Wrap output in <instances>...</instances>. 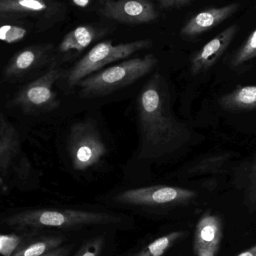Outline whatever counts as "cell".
Instances as JSON below:
<instances>
[{
    "label": "cell",
    "mask_w": 256,
    "mask_h": 256,
    "mask_svg": "<svg viewBox=\"0 0 256 256\" xmlns=\"http://www.w3.org/2000/svg\"><path fill=\"white\" fill-rule=\"evenodd\" d=\"M236 256H256V244Z\"/></svg>",
    "instance_id": "cell-26"
},
{
    "label": "cell",
    "mask_w": 256,
    "mask_h": 256,
    "mask_svg": "<svg viewBox=\"0 0 256 256\" xmlns=\"http://www.w3.org/2000/svg\"><path fill=\"white\" fill-rule=\"evenodd\" d=\"M150 40H138L129 43L114 45L112 42L105 40L93 46L68 72H66L63 80L69 88L76 86L82 80L104 67L120 60L128 58L138 51L150 46Z\"/></svg>",
    "instance_id": "cell-4"
},
{
    "label": "cell",
    "mask_w": 256,
    "mask_h": 256,
    "mask_svg": "<svg viewBox=\"0 0 256 256\" xmlns=\"http://www.w3.org/2000/svg\"><path fill=\"white\" fill-rule=\"evenodd\" d=\"M221 106L226 110L245 111L256 109V86L237 87L222 96Z\"/></svg>",
    "instance_id": "cell-15"
},
{
    "label": "cell",
    "mask_w": 256,
    "mask_h": 256,
    "mask_svg": "<svg viewBox=\"0 0 256 256\" xmlns=\"http://www.w3.org/2000/svg\"><path fill=\"white\" fill-rule=\"evenodd\" d=\"M158 1L164 8H170L174 7L176 0H158Z\"/></svg>",
    "instance_id": "cell-25"
},
{
    "label": "cell",
    "mask_w": 256,
    "mask_h": 256,
    "mask_svg": "<svg viewBox=\"0 0 256 256\" xmlns=\"http://www.w3.org/2000/svg\"><path fill=\"white\" fill-rule=\"evenodd\" d=\"M72 2L79 7L85 8L90 4L91 0H72Z\"/></svg>",
    "instance_id": "cell-27"
},
{
    "label": "cell",
    "mask_w": 256,
    "mask_h": 256,
    "mask_svg": "<svg viewBox=\"0 0 256 256\" xmlns=\"http://www.w3.org/2000/svg\"><path fill=\"white\" fill-rule=\"evenodd\" d=\"M68 148L76 171H86L98 165L108 153L98 128L88 120L76 123L70 128Z\"/></svg>",
    "instance_id": "cell-6"
},
{
    "label": "cell",
    "mask_w": 256,
    "mask_h": 256,
    "mask_svg": "<svg viewBox=\"0 0 256 256\" xmlns=\"http://www.w3.org/2000/svg\"><path fill=\"white\" fill-rule=\"evenodd\" d=\"M52 46L49 44L32 45L16 52L4 68L6 80H15L31 73L49 60Z\"/></svg>",
    "instance_id": "cell-11"
},
{
    "label": "cell",
    "mask_w": 256,
    "mask_h": 256,
    "mask_svg": "<svg viewBox=\"0 0 256 256\" xmlns=\"http://www.w3.org/2000/svg\"><path fill=\"white\" fill-rule=\"evenodd\" d=\"M194 190L170 186H152L128 190L118 194L117 201L136 206H177L190 202L196 197Z\"/></svg>",
    "instance_id": "cell-8"
},
{
    "label": "cell",
    "mask_w": 256,
    "mask_h": 256,
    "mask_svg": "<svg viewBox=\"0 0 256 256\" xmlns=\"http://www.w3.org/2000/svg\"><path fill=\"white\" fill-rule=\"evenodd\" d=\"M32 234H0V255L12 256Z\"/></svg>",
    "instance_id": "cell-20"
},
{
    "label": "cell",
    "mask_w": 256,
    "mask_h": 256,
    "mask_svg": "<svg viewBox=\"0 0 256 256\" xmlns=\"http://www.w3.org/2000/svg\"><path fill=\"white\" fill-rule=\"evenodd\" d=\"M19 134L0 112V184L6 178L20 152Z\"/></svg>",
    "instance_id": "cell-14"
},
{
    "label": "cell",
    "mask_w": 256,
    "mask_h": 256,
    "mask_svg": "<svg viewBox=\"0 0 256 256\" xmlns=\"http://www.w3.org/2000/svg\"><path fill=\"white\" fill-rule=\"evenodd\" d=\"M189 234L188 232L177 231L162 236L150 243L132 256H162L176 244L183 240Z\"/></svg>",
    "instance_id": "cell-18"
},
{
    "label": "cell",
    "mask_w": 256,
    "mask_h": 256,
    "mask_svg": "<svg viewBox=\"0 0 256 256\" xmlns=\"http://www.w3.org/2000/svg\"><path fill=\"white\" fill-rule=\"evenodd\" d=\"M248 207L250 209H254L256 206V159L251 168L250 176V186L248 194Z\"/></svg>",
    "instance_id": "cell-23"
},
{
    "label": "cell",
    "mask_w": 256,
    "mask_h": 256,
    "mask_svg": "<svg viewBox=\"0 0 256 256\" xmlns=\"http://www.w3.org/2000/svg\"><path fill=\"white\" fill-rule=\"evenodd\" d=\"M191 1H192V0H176V2H174V7H183V6H186V4L190 2Z\"/></svg>",
    "instance_id": "cell-28"
},
{
    "label": "cell",
    "mask_w": 256,
    "mask_h": 256,
    "mask_svg": "<svg viewBox=\"0 0 256 256\" xmlns=\"http://www.w3.org/2000/svg\"><path fill=\"white\" fill-rule=\"evenodd\" d=\"M109 214L58 209H37L10 215L6 224L16 230H38L43 228L70 230L90 225H104L118 222Z\"/></svg>",
    "instance_id": "cell-2"
},
{
    "label": "cell",
    "mask_w": 256,
    "mask_h": 256,
    "mask_svg": "<svg viewBox=\"0 0 256 256\" xmlns=\"http://www.w3.org/2000/svg\"><path fill=\"white\" fill-rule=\"evenodd\" d=\"M64 240L62 236H42L34 239L31 237L12 256H42L62 246Z\"/></svg>",
    "instance_id": "cell-17"
},
{
    "label": "cell",
    "mask_w": 256,
    "mask_h": 256,
    "mask_svg": "<svg viewBox=\"0 0 256 256\" xmlns=\"http://www.w3.org/2000/svg\"><path fill=\"white\" fill-rule=\"evenodd\" d=\"M66 72L52 62L46 72L24 87L12 102V106L30 114L50 112L56 109L60 100L54 91V86L61 80Z\"/></svg>",
    "instance_id": "cell-7"
},
{
    "label": "cell",
    "mask_w": 256,
    "mask_h": 256,
    "mask_svg": "<svg viewBox=\"0 0 256 256\" xmlns=\"http://www.w3.org/2000/svg\"><path fill=\"white\" fill-rule=\"evenodd\" d=\"M73 250V245H62L42 256H68Z\"/></svg>",
    "instance_id": "cell-24"
},
{
    "label": "cell",
    "mask_w": 256,
    "mask_h": 256,
    "mask_svg": "<svg viewBox=\"0 0 256 256\" xmlns=\"http://www.w3.org/2000/svg\"><path fill=\"white\" fill-rule=\"evenodd\" d=\"M256 51V28L255 31L250 34L246 43L242 46L236 52V55L232 60L231 64L232 67L236 68L243 63L252 60V56Z\"/></svg>",
    "instance_id": "cell-21"
},
{
    "label": "cell",
    "mask_w": 256,
    "mask_h": 256,
    "mask_svg": "<svg viewBox=\"0 0 256 256\" xmlns=\"http://www.w3.org/2000/svg\"><path fill=\"white\" fill-rule=\"evenodd\" d=\"M256 58V51L255 52V54H254V55L252 56V58Z\"/></svg>",
    "instance_id": "cell-29"
},
{
    "label": "cell",
    "mask_w": 256,
    "mask_h": 256,
    "mask_svg": "<svg viewBox=\"0 0 256 256\" xmlns=\"http://www.w3.org/2000/svg\"><path fill=\"white\" fill-rule=\"evenodd\" d=\"M236 32L237 26H231L208 42L192 58V73L197 74L214 66L230 46Z\"/></svg>",
    "instance_id": "cell-12"
},
{
    "label": "cell",
    "mask_w": 256,
    "mask_h": 256,
    "mask_svg": "<svg viewBox=\"0 0 256 256\" xmlns=\"http://www.w3.org/2000/svg\"><path fill=\"white\" fill-rule=\"evenodd\" d=\"M96 36V30L90 26L76 27L64 36L58 46V51L61 54L74 50L82 52L92 43Z\"/></svg>",
    "instance_id": "cell-16"
},
{
    "label": "cell",
    "mask_w": 256,
    "mask_h": 256,
    "mask_svg": "<svg viewBox=\"0 0 256 256\" xmlns=\"http://www.w3.org/2000/svg\"><path fill=\"white\" fill-rule=\"evenodd\" d=\"M105 238L103 236L94 238L84 244L74 256H99L104 246Z\"/></svg>",
    "instance_id": "cell-22"
},
{
    "label": "cell",
    "mask_w": 256,
    "mask_h": 256,
    "mask_svg": "<svg viewBox=\"0 0 256 256\" xmlns=\"http://www.w3.org/2000/svg\"><path fill=\"white\" fill-rule=\"evenodd\" d=\"M62 6L56 0H0V26L30 22L42 31L60 19Z\"/></svg>",
    "instance_id": "cell-5"
},
{
    "label": "cell",
    "mask_w": 256,
    "mask_h": 256,
    "mask_svg": "<svg viewBox=\"0 0 256 256\" xmlns=\"http://www.w3.org/2000/svg\"><path fill=\"white\" fill-rule=\"evenodd\" d=\"M239 7L240 4L233 3L224 7L214 8L200 12L185 24L180 33L186 37H194L208 31L236 13Z\"/></svg>",
    "instance_id": "cell-13"
},
{
    "label": "cell",
    "mask_w": 256,
    "mask_h": 256,
    "mask_svg": "<svg viewBox=\"0 0 256 256\" xmlns=\"http://www.w3.org/2000/svg\"><path fill=\"white\" fill-rule=\"evenodd\" d=\"M224 238V224L218 215L204 214L196 226L194 252L196 256H216Z\"/></svg>",
    "instance_id": "cell-10"
},
{
    "label": "cell",
    "mask_w": 256,
    "mask_h": 256,
    "mask_svg": "<svg viewBox=\"0 0 256 256\" xmlns=\"http://www.w3.org/2000/svg\"><path fill=\"white\" fill-rule=\"evenodd\" d=\"M156 63L153 54L131 58L86 76L76 86L80 88V96L86 98L108 96L141 79Z\"/></svg>",
    "instance_id": "cell-3"
},
{
    "label": "cell",
    "mask_w": 256,
    "mask_h": 256,
    "mask_svg": "<svg viewBox=\"0 0 256 256\" xmlns=\"http://www.w3.org/2000/svg\"><path fill=\"white\" fill-rule=\"evenodd\" d=\"M102 13L109 19L126 24H144L158 18L153 4L148 0H108Z\"/></svg>",
    "instance_id": "cell-9"
},
{
    "label": "cell",
    "mask_w": 256,
    "mask_h": 256,
    "mask_svg": "<svg viewBox=\"0 0 256 256\" xmlns=\"http://www.w3.org/2000/svg\"><path fill=\"white\" fill-rule=\"evenodd\" d=\"M164 80L154 74L147 82L138 100V120L143 147L152 158H159L182 146L188 130L170 114L164 94Z\"/></svg>",
    "instance_id": "cell-1"
},
{
    "label": "cell",
    "mask_w": 256,
    "mask_h": 256,
    "mask_svg": "<svg viewBox=\"0 0 256 256\" xmlns=\"http://www.w3.org/2000/svg\"><path fill=\"white\" fill-rule=\"evenodd\" d=\"M231 155L226 153L224 154L216 155L202 160L196 165L194 166L190 172L194 174H204V173H216L220 172L225 162L230 159Z\"/></svg>",
    "instance_id": "cell-19"
}]
</instances>
